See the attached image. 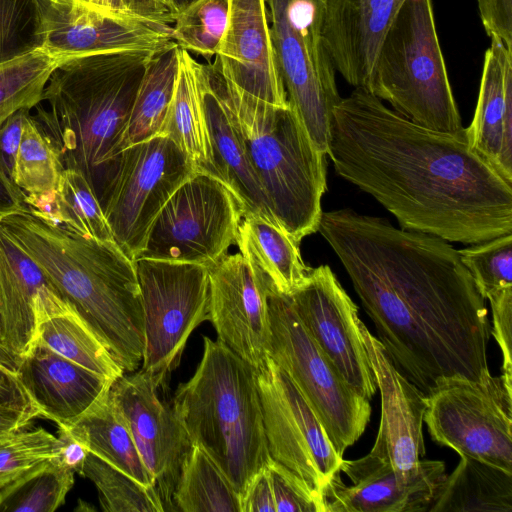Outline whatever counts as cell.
<instances>
[{"instance_id":"1","label":"cell","mask_w":512,"mask_h":512,"mask_svg":"<svg viewBox=\"0 0 512 512\" xmlns=\"http://www.w3.org/2000/svg\"><path fill=\"white\" fill-rule=\"evenodd\" d=\"M318 231L409 382L428 395L448 378L491 376L485 298L448 241L348 208L323 212Z\"/></svg>"},{"instance_id":"2","label":"cell","mask_w":512,"mask_h":512,"mask_svg":"<svg viewBox=\"0 0 512 512\" xmlns=\"http://www.w3.org/2000/svg\"><path fill=\"white\" fill-rule=\"evenodd\" d=\"M327 155L402 229L469 245L512 234V186L472 151L464 127L425 128L356 87L333 110Z\"/></svg>"},{"instance_id":"3","label":"cell","mask_w":512,"mask_h":512,"mask_svg":"<svg viewBox=\"0 0 512 512\" xmlns=\"http://www.w3.org/2000/svg\"><path fill=\"white\" fill-rule=\"evenodd\" d=\"M154 53L123 50L69 57L53 70L32 109L64 169L80 172L100 204L119 166L123 136Z\"/></svg>"},{"instance_id":"4","label":"cell","mask_w":512,"mask_h":512,"mask_svg":"<svg viewBox=\"0 0 512 512\" xmlns=\"http://www.w3.org/2000/svg\"><path fill=\"white\" fill-rule=\"evenodd\" d=\"M124 372L142 363L144 316L132 261L115 241L84 238L29 210L0 221Z\"/></svg>"},{"instance_id":"5","label":"cell","mask_w":512,"mask_h":512,"mask_svg":"<svg viewBox=\"0 0 512 512\" xmlns=\"http://www.w3.org/2000/svg\"><path fill=\"white\" fill-rule=\"evenodd\" d=\"M210 84L232 122L278 225L297 243L318 231L327 189L326 156L288 104L264 102L204 64Z\"/></svg>"},{"instance_id":"6","label":"cell","mask_w":512,"mask_h":512,"mask_svg":"<svg viewBox=\"0 0 512 512\" xmlns=\"http://www.w3.org/2000/svg\"><path fill=\"white\" fill-rule=\"evenodd\" d=\"M203 342L200 363L172 405L192 446L207 453L241 498L271 461L257 370L220 340Z\"/></svg>"},{"instance_id":"7","label":"cell","mask_w":512,"mask_h":512,"mask_svg":"<svg viewBox=\"0 0 512 512\" xmlns=\"http://www.w3.org/2000/svg\"><path fill=\"white\" fill-rule=\"evenodd\" d=\"M366 89L420 126L445 133L463 128L432 0L402 4L381 42Z\"/></svg>"},{"instance_id":"8","label":"cell","mask_w":512,"mask_h":512,"mask_svg":"<svg viewBox=\"0 0 512 512\" xmlns=\"http://www.w3.org/2000/svg\"><path fill=\"white\" fill-rule=\"evenodd\" d=\"M270 358L294 382L339 456L363 434L370 421V400L354 391L310 336L291 298L275 291L268 296Z\"/></svg>"},{"instance_id":"9","label":"cell","mask_w":512,"mask_h":512,"mask_svg":"<svg viewBox=\"0 0 512 512\" xmlns=\"http://www.w3.org/2000/svg\"><path fill=\"white\" fill-rule=\"evenodd\" d=\"M135 266L144 316L140 370L164 390L191 333L209 319L208 269L148 258Z\"/></svg>"},{"instance_id":"10","label":"cell","mask_w":512,"mask_h":512,"mask_svg":"<svg viewBox=\"0 0 512 512\" xmlns=\"http://www.w3.org/2000/svg\"><path fill=\"white\" fill-rule=\"evenodd\" d=\"M426 402L424 422L435 443L512 474V389L502 376L448 378Z\"/></svg>"},{"instance_id":"11","label":"cell","mask_w":512,"mask_h":512,"mask_svg":"<svg viewBox=\"0 0 512 512\" xmlns=\"http://www.w3.org/2000/svg\"><path fill=\"white\" fill-rule=\"evenodd\" d=\"M242 217L228 187L216 177L197 171L159 212L139 258L208 267L236 242Z\"/></svg>"},{"instance_id":"12","label":"cell","mask_w":512,"mask_h":512,"mask_svg":"<svg viewBox=\"0 0 512 512\" xmlns=\"http://www.w3.org/2000/svg\"><path fill=\"white\" fill-rule=\"evenodd\" d=\"M196 167L166 135L131 145L121 153L101 206L113 238L136 261L157 215Z\"/></svg>"},{"instance_id":"13","label":"cell","mask_w":512,"mask_h":512,"mask_svg":"<svg viewBox=\"0 0 512 512\" xmlns=\"http://www.w3.org/2000/svg\"><path fill=\"white\" fill-rule=\"evenodd\" d=\"M257 386L270 457L295 474L321 504V492L340 470L343 457L294 382L271 358L257 371Z\"/></svg>"},{"instance_id":"14","label":"cell","mask_w":512,"mask_h":512,"mask_svg":"<svg viewBox=\"0 0 512 512\" xmlns=\"http://www.w3.org/2000/svg\"><path fill=\"white\" fill-rule=\"evenodd\" d=\"M267 7L288 103L315 146L327 153L332 113L341 97L336 70L324 44V18L314 16L288 24L275 7Z\"/></svg>"},{"instance_id":"15","label":"cell","mask_w":512,"mask_h":512,"mask_svg":"<svg viewBox=\"0 0 512 512\" xmlns=\"http://www.w3.org/2000/svg\"><path fill=\"white\" fill-rule=\"evenodd\" d=\"M159 389L139 370L114 380L109 396L154 478L164 510L176 511L174 491L192 444L173 405L160 398Z\"/></svg>"},{"instance_id":"16","label":"cell","mask_w":512,"mask_h":512,"mask_svg":"<svg viewBox=\"0 0 512 512\" xmlns=\"http://www.w3.org/2000/svg\"><path fill=\"white\" fill-rule=\"evenodd\" d=\"M290 298L305 329L345 382L370 400L377 384L362 338L358 307L331 268H311L307 281Z\"/></svg>"},{"instance_id":"17","label":"cell","mask_w":512,"mask_h":512,"mask_svg":"<svg viewBox=\"0 0 512 512\" xmlns=\"http://www.w3.org/2000/svg\"><path fill=\"white\" fill-rule=\"evenodd\" d=\"M339 469L321 492L323 512H425L447 475L443 461L422 459L401 474L370 452Z\"/></svg>"},{"instance_id":"18","label":"cell","mask_w":512,"mask_h":512,"mask_svg":"<svg viewBox=\"0 0 512 512\" xmlns=\"http://www.w3.org/2000/svg\"><path fill=\"white\" fill-rule=\"evenodd\" d=\"M43 49L64 58L123 50L158 52L176 43L172 25L91 6L81 0H37Z\"/></svg>"},{"instance_id":"19","label":"cell","mask_w":512,"mask_h":512,"mask_svg":"<svg viewBox=\"0 0 512 512\" xmlns=\"http://www.w3.org/2000/svg\"><path fill=\"white\" fill-rule=\"evenodd\" d=\"M209 321L218 340L257 371L270 358L271 327L266 282L240 254L207 267Z\"/></svg>"},{"instance_id":"20","label":"cell","mask_w":512,"mask_h":512,"mask_svg":"<svg viewBox=\"0 0 512 512\" xmlns=\"http://www.w3.org/2000/svg\"><path fill=\"white\" fill-rule=\"evenodd\" d=\"M229 20L213 65L244 92L287 106L277 66L266 0H229Z\"/></svg>"},{"instance_id":"21","label":"cell","mask_w":512,"mask_h":512,"mask_svg":"<svg viewBox=\"0 0 512 512\" xmlns=\"http://www.w3.org/2000/svg\"><path fill=\"white\" fill-rule=\"evenodd\" d=\"M71 310L0 224V344L22 357L34 345L40 321Z\"/></svg>"},{"instance_id":"22","label":"cell","mask_w":512,"mask_h":512,"mask_svg":"<svg viewBox=\"0 0 512 512\" xmlns=\"http://www.w3.org/2000/svg\"><path fill=\"white\" fill-rule=\"evenodd\" d=\"M360 329L381 397L380 425L370 453L389 462L398 473H410L426 453V395L395 369L363 322Z\"/></svg>"},{"instance_id":"23","label":"cell","mask_w":512,"mask_h":512,"mask_svg":"<svg viewBox=\"0 0 512 512\" xmlns=\"http://www.w3.org/2000/svg\"><path fill=\"white\" fill-rule=\"evenodd\" d=\"M16 374L39 417L64 428L74 425L102 399L114 381L38 342L22 356Z\"/></svg>"},{"instance_id":"24","label":"cell","mask_w":512,"mask_h":512,"mask_svg":"<svg viewBox=\"0 0 512 512\" xmlns=\"http://www.w3.org/2000/svg\"><path fill=\"white\" fill-rule=\"evenodd\" d=\"M405 0H326L323 39L335 70L367 87L381 42Z\"/></svg>"},{"instance_id":"25","label":"cell","mask_w":512,"mask_h":512,"mask_svg":"<svg viewBox=\"0 0 512 512\" xmlns=\"http://www.w3.org/2000/svg\"><path fill=\"white\" fill-rule=\"evenodd\" d=\"M485 51L469 146L512 186V51L496 37Z\"/></svg>"},{"instance_id":"26","label":"cell","mask_w":512,"mask_h":512,"mask_svg":"<svg viewBox=\"0 0 512 512\" xmlns=\"http://www.w3.org/2000/svg\"><path fill=\"white\" fill-rule=\"evenodd\" d=\"M192 67L210 132L219 180L235 196L243 217L260 216L280 227L243 143L210 84L204 64L193 58Z\"/></svg>"},{"instance_id":"27","label":"cell","mask_w":512,"mask_h":512,"mask_svg":"<svg viewBox=\"0 0 512 512\" xmlns=\"http://www.w3.org/2000/svg\"><path fill=\"white\" fill-rule=\"evenodd\" d=\"M242 219L235 242L240 254L270 291L292 295L304 285L311 270L302 260L299 243L260 216Z\"/></svg>"},{"instance_id":"28","label":"cell","mask_w":512,"mask_h":512,"mask_svg":"<svg viewBox=\"0 0 512 512\" xmlns=\"http://www.w3.org/2000/svg\"><path fill=\"white\" fill-rule=\"evenodd\" d=\"M511 512L512 474L461 456L444 482L428 512Z\"/></svg>"},{"instance_id":"29","label":"cell","mask_w":512,"mask_h":512,"mask_svg":"<svg viewBox=\"0 0 512 512\" xmlns=\"http://www.w3.org/2000/svg\"><path fill=\"white\" fill-rule=\"evenodd\" d=\"M192 60L189 52L180 49L179 69L165 135L182 150L198 172L219 179Z\"/></svg>"},{"instance_id":"30","label":"cell","mask_w":512,"mask_h":512,"mask_svg":"<svg viewBox=\"0 0 512 512\" xmlns=\"http://www.w3.org/2000/svg\"><path fill=\"white\" fill-rule=\"evenodd\" d=\"M68 429L89 452L144 486L155 488L154 478L145 467L129 429L110 399L109 391Z\"/></svg>"},{"instance_id":"31","label":"cell","mask_w":512,"mask_h":512,"mask_svg":"<svg viewBox=\"0 0 512 512\" xmlns=\"http://www.w3.org/2000/svg\"><path fill=\"white\" fill-rule=\"evenodd\" d=\"M179 51L176 44L154 53L151 57L123 136V150L165 135L179 69Z\"/></svg>"},{"instance_id":"32","label":"cell","mask_w":512,"mask_h":512,"mask_svg":"<svg viewBox=\"0 0 512 512\" xmlns=\"http://www.w3.org/2000/svg\"><path fill=\"white\" fill-rule=\"evenodd\" d=\"M64 166L60 156L27 114L14 168L13 180L25 194L28 209L39 216L46 215L54 201Z\"/></svg>"},{"instance_id":"33","label":"cell","mask_w":512,"mask_h":512,"mask_svg":"<svg viewBox=\"0 0 512 512\" xmlns=\"http://www.w3.org/2000/svg\"><path fill=\"white\" fill-rule=\"evenodd\" d=\"M35 342L111 380L125 373L104 344L73 310L40 321Z\"/></svg>"},{"instance_id":"34","label":"cell","mask_w":512,"mask_h":512,"mask_svg":"<svg viewBox=\"0 0 512 512\" xmlns=\"http://www.w3.org/2000/svg\"><path fill=\"white\" fill-rule=\"evenodd\" d=\"M176 511L241 512L240 496L218 466L192 446L174 491Z\"/></svg>"},{"instance_id":"35","label":"cell","mask_w":512,"mask_h":512,"mask_svg":"<svg viewBox=\"0 0 512 512\" xmlns=\"http://www.w3.org/2000/svg\"><path fill=\"white\" fill-rule=\"evenodd\" d=\"M75 472L55 459L0 487V512H54L74 485Z\"/></svg>"},{"instance_id":"36","label":"cell","mask_w":512,"mask_h":512,"mask_svg":"<svg viewBox=\"0 0 512 512\" xmlns=\"http://www.w3.org/2000/svg\"><path fill=\"white\" fill-rule=\"evenodd\" d=\"M51 223L84 238L115 241L95 192L87 179L73 169L62 172Z\"/></svg>"},{"instance_id":"37","label":"cell","mask_w":512,"mask_h":512,"mask_svg":"<svg viewBox=\"0 0 512 512\" xmlns=\"http://www.w3.org/2000/svg\"><path fill=\"white\" fill-rule=\"evenodd\" d=\"M67 58L45 49L0 64V126L20 109H33L53 70Z\"/></svg>"},{"instance_id":"38","label":"cell","mask_w":512,"mask_h":512,"mask_svg":"<svg viewBox=\"0 0 512 512\" xmlns=\"http://www.w3.org/2000/svg\"><path fill=\"white\" fill-rule=\"evenodd\" d=\"M80 475L93 482L101 507L106 512L165 511L154 487L144 486L91 452Z\"/></svg>"},{"instance_id":"39","label":"cell","mask_w":512,"mask_h":512,"mask_svg":"<svg viewBox=\"0 0 512 512\" xmlns=\"http://www.w3.org/2000/svg\"><path fill=\"white\" fill-rule=\"evenodd\" d=\"M229 0H196L173 23L172 39L187 52L209 60L217 53L229 20Z\"/></svg>"},{"instance_id":"40","label":"cell","mask_w":512,"mask_h":512,"mask_svg":"<svg viewBox=\"0 0 512 512\" xmlns=\"http://www.w3.org/2000/svg\"><path fill=\"white\" fill-rule=\"evenodd\" d=\"M37 0H0V64L43 49Z\"/></svg>"},{"instance_id":"41","label":"cell","mask_w":512,"mask_h":512,"mask_svg":"<svg viewBox=\"0 0 512 512\" xmlns=\"http://www.w3.org/2000/svg\"><path fill=\"white\" fill-rule=\"evenodd\" d=\"M458 252L485 299L493 292L512 287V234Z\"/></svg>"},{"instance_id":"42","label":"cell","mask_w":512,"mask_h":512,"mask_svg":"<svg viewBox=\"0 0 512 512\" xmlns=\"http://www.w3.org/2000/svg\"><path fill=\"white\" fill-rule=\"evenodd\" d=\"M57 437L43 427L0 438V487L55 456Z\"/></svg>"},{"instance_id":"43","label":"cell","mask_w":512,"mask_h":512,"mask_svg":"<svg viewBox=\"0 0 512 512\" xmlns=\"http://www.w3.org/2000/svg\"><path fill=\"white\" fill-rule=\"evenodd\" d=\"M267 470L276 512H322L318 499L295 474L272 458Z\"/></svg>"},{"instance_id":"44","label":"cell","mask_w":512,"mask_h":512,"mask_svg":"<svg viewBox=\"0 0 512 512\" xmlns=\"http://www.w3.org/2000/svg\"><path fill=\"white\" fill-rule=\"evenodd\" d=\"M492 312L491 334L502 352V377L512 389V287L491 293L486 297Z\"/></svg>"},{"instance_id":"45","label":"cell","mask_w":512,"mask_h":512,"mask_svg":"<svg viewBox=\"0 0 512 512\" xmlns=\"http://www.w3.org/2000/svg\"><path fill=\"white\" fill-rule=\"evenodd\" d=\"M482 25L512 51V0H476Z\"/></svg>"},{"instance_id":"46","label":"cell","mask_w":512,"mask_h":512,"mask_svg":"<svg viewBox=\"0 0 512 512\" xmlns=\"http://www.w3.org/2000/svg\"><path fill=\"white\" fill-rule=\"evenodd\" d=\"M30 111L31 109H20L0 126V165L12 180L24 121Z\"/></svg>"},{"instance_id":"47","label":"cell","mask_w":512,"mask_h":512,"mask_svg":"<svg viewBox=\"0 0 512 512\" xmlns=\"http://www.w3.org/2000/svg\"><path fill=\"white\" fill-rule=\"evenodd\" d=\"M119 10L139 18L171 25L178 13L170 0H117Z\"/></svg>"},{"instance_id":"48","label":"cell","mask_w":512,"mask_h":512,"mask_svg":"<svg viewBox=\"0 0 512 512\" xmlns=\"http://www.w3.org/2000/svg\"><path fill=\"white\" fill-rule=\"evenodd\" d=\"M240 502L241 512H276L267 468L255 475Z\"/></svg>"},{"instance_id":"49","label":"cell","mask_w":512,"mask_h":512,"mask_svg":"<svg viewBox=\"0 0 512 512\" xmlns=\"http://www.w3.org/2000/svg\"><path fill=\"white\" fill-rule=\"evenodd\" d=\"M88 453L86 446L76 439L68 428L58 427L56 453L53 459L81 474Z\"/></svg>"},{"instance_id":"50","label":"cell","mask_w":512,"mask_h":512,"mask_svg":"<svg viewBox=\"0 0 512 512\" xmlns=\"http://www.w3.org/2000/svg\"><path fill=\"white\" fill-rule=\"evenodd\" d=\"M0 406L38 413L30 397L21 385L17 374L0 366Z\"/></svg>"},{"instance_id":"51","label":"cell","mask_w":512,"mask_h":512,"mask_svg":"<svg viewBox=\"0 0 512 512\" xmlns=\"http://www.w3.org/2000/svg\"><path fill=\"white\" fill-rule=\"evenodd\" d=\"M27 210L25 194L0 165V221L11 214Z\"/></svg>"},{"instance_id":"52","label":"cell","mask_w":512,"mask_h":512,"mask_svg":"<svg viewBox=\"0 0 512 512\" xmlns=\"http://www.w3.org/2000/svg\"><path fill=\"white\" fill-rule=\"evenodd\" d=\"M35 417H39V415L32 410L0 406V438L26 428Z\"/></svg>"},{"instance_id":"53","label":"cell","mask_w":512,"mask_h":512,"mask_svg":"<svg viewBox=\"0 0 512 512\" xmlns=\"http://www.w3.org/2000/svg\"><path fill=\"white\" fill-rule=\"evenodd\" d=\"M22 357L14 354L2 344H0V366L5 367L13 373H17Z\"/></svg>"},{"instance_id":"54","label":"cell","mask_w":512,"mask_h":512,"mask_svg":"<svg viewBox=\"0 0 512 512\" xmlns=\"http://www.w3.org/2000/svg\"><path fill=\"white\" fill-rule=\"evenodd\" d=\"M91 6L113 12H121L117 0H81Z\"/></svg>"},{"instance_id":"55","label":"cell","mask_w":512,"mask_h":512,"mask_svg":"<svg viewBox=\"0 0 512 512\" xmlns=\"http://www.w3.org/2000/svg\"><path fill=\"white\" fill-rule=\"evenodd\" d=\"M174 9L179 14L185 10L188 6L194 3L196 0H170Z\"/></svg>"}]
</instances>
